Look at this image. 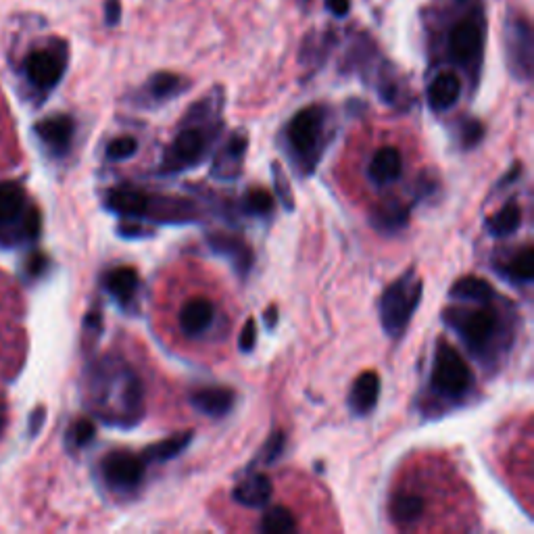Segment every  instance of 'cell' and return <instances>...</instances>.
<instances>
[{
	"instance_id": "1",
	"label": "cell",
	"mask_w": 534,
	"mask_h": 534,
	"mask_svg": "<svg viewBox=\"0 0 534 534\" xmlns=\"http://www.w3.org/2000/svg\"><path fill=\"white\" fill-rule=\"evenodd\" d=\"M476 307H449L443 311V322L453 330L464 347L482 363H493L501 351L509 349L512 330H509L503 311L495 299L484 303H470Z\"/></svg>"
},
{
	"instance_id": "2",
	"label": "cell",
	"mask_w": 534,
	"mask_h": 534,
	"mask_svg": "<svg viewBox=\"0 0 534 534\" xmlns=\"http://www.w3.org/2000/svg\"><path fill=\"white\" fill-rule=\"evenodd\" d=\"M330 113L324 105H309L295 113L284 130L286 157L299 178H309L330 144Z\"/></svg>"
},
{
	"instance_id": "3",
	"label": "cell",
	"mask_w": 534,
	"mask_h": 534,
	"mask_svg": "<svg viewBox=\"0 0 534 534\" xmlns=\"http://www.w3.org/2000/svg\"><path fill=\"white\" fill-rule=\"evenodd\" d=\"M220 117V113L207 115V101L192 109V113L186 117V126L176 134V138L169 144L163 161L159 165L161 176H176L186 172V169L197 167L203 163L213 147L215 138L220 136L217 132L222 130L220 124H211V119Z\"/></svg>"
},
{
	"instance_id": "4",
	"label": "cell",
	"mask_w": 534,
	"mask_h": 534,
	"mask_svg": "<svg viewBox=\"0 0 534 534\" xmlns=\"http://www.w3.org/2000/svg\"><path fill=\"white\" fill-rule=\"evenodd\" d=\"M430 393L432 397L449 407L464 403L474 391V372L453 345L445 338L436 343L432 372H430Z\"/></svg>"
},
{
	"instance_id": "5",
	"label": "cell",
	"mask_w": 534,
	"mask_h": 534,
	"mask_svg": "<svg viewBox=\"0 0 534 534\" xmlns=\"http://www.w3.org/2000/svg\"><path fill=\"white\" fill-rule=\"evenodd\" d=\"M424 293L422 278L416 270H407L388 286L380 297V324L388 338L399 341L407 332V326L414 320V313L420 307Z\"/></svg>"
},
{
	"instance_id": "6",
	"label": "cell",
	"mask_w": 534,
	"mask_h": 534,
	"mask_svg": "<svg viewBox=\"0 0 534 534\" xmlns=\"http://www.w3.org/2000/svg\"><path fill=\"white\" fill-rule=\"evenodd\" d=\"M532 28L528 19L518 17L514 21L507 23L505 32V55H507V65L512 76L520 82H530L532 78Z\"/></svg>"
},
{
	"instance_id": "7",
	"label": "cell",
	"mask_w": 534,
	"mask_h": 534,
	"mask_svg": "<svg viewBox=\"0 0 534 534\" xmlns=\"http://www.w3.org/2000/svg\"><path fill=\"white\" fill-rule=\"evenodd\" d=\"M105 482L115 491H134L147 474V461L130 451H111L101 461Z\"/></svg>"
},
{
	"instance_id": "8",
	"label": "cell",
	"mask_w": 534,
	"mask_h": 534,
	"mask_svg": "<svg viewBox=\"0 0 534 534\" xmlns=\"http://www.w3.org/2000/svg\"><path fill=\"white\" fill-rule=\"evenodd\" d=\"M482 46H484V34L480 21L464 19L451 30L449 53L455 63L464 65L466 69L478 67L482 57Z\"/></svg>"
},
{
	"instance_id": "9",
	"label": "cell",
	"mask_w": 534,
	"mask_h": 534,
	"mask_svg": "<svg viewBox=\"0 0 534 534\" xmlns=\"http://www.w3.org/2000/svg\"><path fill=\"white\" fill-rule=\"evenodd\" d=\"M207 245L215 255L224 257L240 278H247L249 272L253 270L255 255L249 242L242 236L228 232H211L207 236Z\"/></svg>"
},
{
	"instance_id": "10",
	"label": "cell",
	"mask_w": 534,
	"mask_h": 534,
	"mask_svg": "<svg viewBox=\"0 0 534 534\" xmlns=\"http://www.w3.org/2000/svg\"><path fill=\"white\" fill-rule=\"evenodd\" d=\"M63 74L65 55L57 51H34L26 59V76L40 90L55 88L61 82Z\"/></svg>"
},
{
	"instance_id": "11",
	"label": "cell",
	"mask_w": 534,
	"mask_h": 534,
	"mask_svg": "<svg viewBox=\"0 0 534 534\" xmlns=\"http://www.w3.org/2000/svg\"><path fill=\"white\" fill-rule=\"evenodd\" d=\"M247 149H249V136L245 132H236L224 144L222 151H217V157L211 167V176L222 182L236 180L242 174V163H245Z\"/></svg>"
},
{
	"instance_id": "12",
	"label": "cell",
	"mask_w": 534,
	"mask_h": 534,
	"mask_svg": "<svg viewBox=\"0 0 534 534\" xmlns=\"http://www.w3.org/2000/svg\"><path fill=\"white\" fill-rule=\"evenodd\" d=\"M36 132L48 151L55 155H65L71 147V140H74L76 124L69 115H53L42 119L36 126Z\"/></svg>"
},
{
	"instance_id": "13",
	"label": "cell",
	"mask_w": 534,
	"mask_h": 534,
	"mask_svg": "<svg viewBox=\"0 0 534 534\" xmlns=\"http://www.w3.org/2000/svg\"><path fill=\"white\" fill-rule=\"evenodd\" d=\"M107 209L124 220H142L149 217L151 194L138 188H113L107 194Z\"/></svg>"
},
{
	"instance_id": "14",
	"label": "cell",
	"mask_w": 534,
	"mask_h": 534,
	"mask_svg": "<svg viewBox=\"0 0 534 534\" xmlns=\"http://www.w3.org/2000/svg\"><path fill=\"white\" fill-rule=\"evenodd\" d=\"M234 391L226 386H205L192 391L188 401L190 405L203 416L209 418H224L228 416L234 407Z\"/></svg>"
},
{
	"instance_id": "15",
	"label": "cell",
	"mask_w": 534,
	"mask_h": 534,
	"mask_svg": "<svg viewBox=\"0 0 534 534\" xmlns=\"http://www.w3.org/2000/svg\"><path fill=\"white\" fill-rule=\"evenodd\" d=\"M178 322H180V330L188 338L203 336L215 322V305L203 297L188 299L184 307L180 309Z\"/></svg>"
},
{
	"instance_id": "16",
	"label": "cell",
	"mask_w": 534,
	"mask_h": 534,
	"mask_svg": "<svg viewBox=\"0 0 534 534\" xmlns=\"http://www.w3.org/2000/svg\"><path fill=\"white\" fill-rule=\"evenodd\" d=\"M403 174V155L397 147H382L374 153L368 165V180L376 186H388Z\"/></svg>"
},
{
	"instance_id": "17",
	"label": "cell",
	"mask_w": 534,
	"mask_h": 534,
	"mask_svg": "<svg viewBox=\"0 0 534 534\" xmlns=\"http://www.w3.org/2000/svg\"><path fill=\"white\" fill-rule=\"evenodd\" d=\"M103 286L119 305L130 307L136 301V293L140 288V276L130 265L113 267V270H109L103 276Z\"/></svg>"
},
{
	"instance_id": "18",
	"label": "cell",
	"mask_w": 534,
	"mask_h": 534,
	"mask_svg": "<svg viewBox=\"0 0 534 534\" xmlns=\"http://www.w3.org/2000/svg\"><path fill=\"white\" fill-rule=\"evenodd\" d=\"M380 397V376L374 370L363 372L355 378L349 393V409L355 416H368L378 405Z\"/></svg>"
},
{
	"instance_id": "19",
	"label": "cell",
	"mask_w": 534,
	"mask_h": 534,
	"mask_svg": "<svg viewBox=\"0 0 534 534\" xmlns=\"http://www.w3.org/2000/svg\"><path fill=\"white\" fill-rule=\"evenodd\" d=\"M370 224L382 236H395L409 224V207L397 199L384 201L372 209Z\"/></svg>"
},
{
	"instance_id": "20",
	"label": "cell",
	"mask_w": 534,
	"mask_h": 534,
	"mask_svg": "<svg viewBox=\"0 0 534 534\" xmlns=\"http://www.w3.org/2000/svg\"><path fill=\"white\" fill-rule=\"evenodd\" d=\"M388 514H391V520L401 526V528H411L416 526L424 514H426V499L418 495L416 491H397L391 499V505H388Z\"/></svg>"
},
{
	"instance_id": "21",
	"label": "cell",
	"mask_w": 534,
	"mask_h": 534,
	"mask_svg": "<svg viewBox=\"0 0 534 534\" xmlns=\"http://www.w3.org/2000/svg\"><path fill=\"white\" fill-rule=\"evenodd\" d=\"M493 270L499 278L514 286H528L534 280V251L530 245L520 249L516 255L509 257L507 261H495Z\"/></svg>"
},
{
	"instance_id": "22",
	"label": "cell",
	"mask_w": 534,
	"mask_h": 534,
	"mask_svg": "<svg viewBox=\"0 0 534 534\" xmlns=\"http://www.w3.org/2000/svg\"><path fill=\"white\" fill-rule=\"evenodd\" d=\"M274 495V484L265 474H251L245 482H240L238 487L232 491V499L251 509H261L270 503Z\"/></svg>"
},
{
	"instance_id": "23",
	"label": "cell",
	"mask_w": 534,
	"mask_h": 534,
	"mask_svg": "<svg viewBox=\"0 0 534 534\" xmlns=\"http://www.w3.org/2000/svg\"><path fill=\"white\" fill-rule=\"evenodd\" d=\"M459 96H461V82L455 74H449V71L436 76L426 90L428 105L434 113L449 111L459 101Z\"/></svg>"
},
{
	"instance_id": "24",
	"label": "cell",
	"mask_w": 534,
	"mask_h": 534,
	"mask_svg": "<svg viewBox=\"0 0 534 534\" xmlns=\"http://www.w3.org/2000/svg\"><path fill=\"white\" fill-rule=\"evenodd\" d=\"M188 88V82L182 76L169 74V71H161V74H155L147 84L142 88V99L153 103H165L172 101L176 96H180Z\"/></svg>"
},
{
	"instance_id": "25",
	"label": "cell",
	"mask_w": 534,
	"mask_h": 534,
	"mask_svg": "<svg viewBox=\"0 0 534 534\" xmlns=\"http://www.w3.org/2000/svg\"><path fill=\"white\" fill-rule=\"evenodd\" d=\"M449 297L453 301H459V303H484V301L497 299L499 295H497V290L484 278L464 276L451 286Z\"/></svg>"
},
{
	"instance_id": "26",
	"label": "cell",
	"mask_w": 534,
	"mask_h": 534,
	"mask_svg": "<svg viewBox=\"0 0 534 534\" xmlns=\"http://www.w3.org/2000/svg\"><path fill=\"white\" fill-rule=\"evenodd\" d=\"M192 443V432H178L174 436H169V439H163L151 447L144 449L142 459L147 461V464H165V461H172L178 455H182Z\"/></svg>"
},
{
	"instance_id": "27",
	"label": "cell",
	"mask_w": 534,
	"mask_h": 534,
	"mask_svg": "<svg viewBox=\"0 0 534 534\" xmlns=\"http://www.w3.org/2000/svg\"><path fill=\"white\" fill-rule=\"evenodd\" d=\"M520 226H522V209L516 201H509L484 222V230H487L489 236L493 238L512 236Z\"/></svg>"
},
{
	"instance_id": "28",
	"label": "cell",
	"mask_w": 534,
	"mask_h": 534,
	"mask_svg": "<svg viewBox=\"0 0 534 534\" xmlns=\"http://www.w3.org/2000/svg\"><path fill=\"white\" fill-rule=\"evenodd\" d=\"M23 209H26V194H23V190L13 182L0 184V226H9L19 220Z\"/></svg>"
},
{
	"instance_id": "29",
	"label": "cell",
	"mask_w": 534,
	"mask_h": 534,
	"mask_svg": "<svg viewBox=\"0 0 534 534\" xmlns=\"http://www.w3.org/2000/svg\"><path fill=\"white\" fill-rule=\"evenodd\" d=\"M297 528L299 524H297L295 514L284 505H276L272 509H267L259 524V532L263 534H288V532H295Z\"/></svg>"
},
{
	"instance_id": "30",
	"label": "cell",
	"mask_w": 534,
	"mask_h": 534,
	"mask_svg": "<svg viewBox=\"0 0 534 534\" xmlns=\"http://www.w3.org/2000/svg\"><path fill=\"white\" fill-rule=\"evenodd\" d=\"M240 209H242V213H247L251 217H267V215L274 213L276 201L267 190L253 188L245 194V197H242Z\"/></svg>"
},
{
	"instance_id": "31",
	"label": "cell",
	"mask_w": 534,
	"mask_h": 534,
	"mask_svg": "<svg viewBox=\"0 0 534 534\" xmlns=\"http://www.w3.org/2000/svg\"><path fill=\"white\" fill-rule=\"evenodd\" d=\"M96 436V426L90 420H78L67 432V445L69 449H84L90 445Z\"/></svg>"
},
{
	"instance_id": "32",
	"label": "cell",
	"mask_w": 534,
	"mask_h": 534,
	"mask_svg": "<svg viewBox=\"0 0 534 534\" xmlns=\"http://www.w3.org/2000/svg\"><path fill=\"white\" fill-rule=\"evenodd\" d=\"M284 447H286V434L282 430H276L261 447V453H259L255 464H263V466L274 464V461H278L280 455L284 453Z\"/></svg>"
},
{
	"instance_id": "33",
	"label": "cell",
	"mask_w": 534,
	"mask_h": 534,
	"mask_svg": "<svg viewBox=\"0 0 534 534\" xmlns=\"http://www.w3.org/2000/svg\"><path fill=\"white\" fill-rule=\"evenodd\" d=\"M272 178H274V188H276V194L280 203L284 205L286 211H295V194H293V188H290L286 176H284V167L274 161L272 163Z\"/></svg>"
},
{
	"instance_id": "34",
	"label": "cell",
	"mask_w": 534,
	"mask_h": 534,
	"mask_svg": "<svg viewBox=\"0 0 534 534\" xmlns=\"http://www.w3.org/2000/svg\"><path fill=\"white\" fill-rule=\"evenodd\" d=\"M136 151H138L136 138H132V136H119V138H115V140L109 142L107 157L111 161H126L130 157H134Z\"/></svg>"
},
{
	"instance_id": "35",
	"label": "cell",
	"mask_w": 534,
	"mask_h": 534,
	"mask_svg": "<svg viewBox=\"0 0 534 534\" xmlns=\"http://www.w3.org/2000/svg\"><path fill=\"white\" fill-rule=\"evenodd\" d=\"M461 147L464 149H474L480 144L482 136H484V126L480 124L478 119H468L464 121V126H461Z\"/></svg>"
},
{
	"instance_id": "36",
	"label": "cell",
	"mask_w": 534,
	"mask_h": 534,
	"mask_svg": "<svg viewBox=\"0 0 534 534\" xmlns=\"http://www.w3.org/2000/svg\"><path fill=\"white\" fill-rule=\"evenodd\" d=\"M255 345H257V324H255V320L251 318V320L245 322V326H242V330H240V336H238V349H240L242 353H251V351L255 349Z\"/></svg>"
},
{
	"instance_id": "37",
	"label": "cell",
	"mask_w": 534,
	"mask_h": 534,
	"mask_svg": "<svg viewBox=\"0 0 534 534\" xmlns=\"http://www.w3.org/2000/svg\"><path fill=\"white\" fill-rule=\"evenodd\" d=\"M117 232H119L121 236H126V238H140V236H149V234H153V232H149L147 228H142V226L134 224V220H126L124 224H121V226L117 228Z\"/></svg>"
},
{
	"instance_id": "38",
	"label": "cell",
	"mask_w": 534,
	"mask_h": 534,
	"mask_svg": "<svg viewBox=\"0 0 534 534\" xmlns=\"http://www.w3.org/2000/svg\"><path fill=\"white\" fill-rule=\"evenodd\" d=\"M119 19H121V0H107L105 3L107 26H117Z\"/></svg>"
},
{
	"instance_id": "39",
	"label": "cell",
	"mask_w": 534,
	"mask_h": 534,
	"mask_svg": "<svg viewBox=\"0 0 534 534\" xmlns=\"http://www.w3.org/2000/svg\"><path fill=\"white\" fill-rule=\"evenodd\" d=\"M326 9L334 17H347L351 11V0H326Z\"/></svg>"
},
{
	"instance_id": "40",
	"label": "cell",
	"mask_w": 534,
	"mask_h": 534,
	"mask_svg": "<svg viewBox=\"0 0 534 534\" xmlns=\"http://www.w3.org/2000/svg\"><path fill=\"white\" fill-rule=\"evenodd\" d=\"M263 322H265V328H267V330H274V328L278 326V307H276V305H272L270 309L265 311Z\"/></svg>"
},
{
	"instance_id": "41",
	"label": "cell",
	"mask_w": 534,
	"mask_h": 534,
	"mask_svg": "<svg viewBox=\"0 0 534 534\" xmlns=\"http://www.w3.org/2000/svg\"><path fill=\"white\" fill-rule=\"evenodd\" d=\"M86 326H88V328H94L96 332H99L101 326H103L101 315H99V313H90V315H88V320H86Z\"/></svg>"
},
{
	"instance_id": "42",
	"label": "cell",
	"mask_w": 534,
	"mask_h": 534,
	"mask_svg": "<svg viewBox=\"0 0 534 534\" xmlns=\"http://www.w3.org/2000/svg\"><path fill=\"white\" fill-rule=\"evenodd\" d=\"M3 428H5V405L0 403V432H3Z\"/></svg>"
},
{
	"instance_id": "43",
	"label": "cell",
	"mask_w": 534,
	"mask_h": 534,
	"mask_svg": "<svg viewBox=\"0 0 534 534\" xmlns=\"http://www.w3.org/2000/svg\"><path fill=\"white\" fill-rule=\"evenodd\" d=\"M459 3H468V0H459Z\"/></svg>"
},
{
	"instance_id": "44",
	"label": "cell",
	"mask_w": 534,
	"mask_h": 534,
	"mask_svg": "<svg viewBox=\"0 0 534 534\" xmlns=\"http://www.w3.org/2000/svg\"><path fill=\"white\" fill-rule=\"evenodd\" d=\"M305 3H307V0H305Z\"/></svg>"
}]
</instances>
